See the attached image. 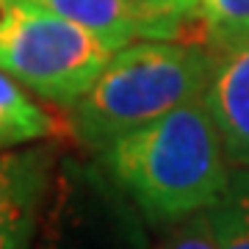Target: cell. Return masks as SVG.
<instances>
[{
    "instance_id": "9",
    "label": "cell",
    "mask_w": 249,
    "mask_h": 249,
    "mask_svg": "<svg viewBox=\"0 0 249 249\" xmlns=\"http://www.w3.org/2000/svg\"><path fill=\"white\" fill-rule=\"evenodd\" d=\"M219 249H249V169L232 166L222 196L208 211Z\"/></svg>"
},
{
    "instance_id": "1",
    "label": "cell",
    "mask_w": 249,
    "mask_h": 249,
    "mask_svg": "<svg viewBox=\"0 0 249 249\" xmlns=\"http://www.w3.org/2000/svg\"><path fill=\"white\" fill-rule=\"evenodd\" d=\"M97 163L150 227L208 211L232 163L208 100H191L97 150Z\"/></svg>"
},
{
    "instance_id": "5",
    "label": "cell",
    "mask_w": 249,
    "mask_h": 249,
    "mask_svg": "<svg viewBox=\"0 0 249 249\" xmlns=\"http://www.w3.org/2000/svg\"><path fill=\"white\" fill-rule=\"evenodd\" d=\"M58 158L47 144L0 152V249H31Z\"/></svg>"
},
{
    "instance_id": "6",
    "label": "cell",
    "mask_w": 249,
    "mask_h": 249,
    "mask_svg": "<svg viewBox=\"0 0 249 249\" xmlns=\"http://www.w3.org/2000/svg\"><path fill=\"white\" fill-rule=\"evenodd\" d=\"M72 19L116 53L139 39H175L183 22L163 14L150 0H31Z\"/></svg>"
},
{
    "instance_id": "4",
    "label": "cell",
    "mask_w": 249,
    "mask_h": 249,
    "mask_svg": "<svg viewBox=\"0 0 249 249\" xmlns=\"http://www.w3.org/2000/svg\"><path fill=\"white\" fill-rule=\"evenodd\" d=\"M31 249H150L147 222L97 160L61 155Z\"/></svg>"
},
{
    "instance_id": "12",
    "label": "cell",
    "mask_w": 249,
    "mask_h": 249,
    "mask_svg": "<svg viewBox=\"0 0 249 249\" xmlns=\"http://www.w3.org/2000/svg\"><path fill=\"white\" fill-rule=\"evenodd\" d=\"M150 3L158 11H163V14L180 19V22H186L188 17H194L196 9H199V0H150Z\"/></svg>"
},
{
    "instance_id": "7",
    "label": "cell",
    "mask_w": 249,
    "mask_h": 249,
    "mask_svg": "<svg viewBox=\"0 0 249 249\" xmlns=\"http://www.w3.org/2000/svg\"><path fill=\"white\" fill-rule=\"evenodd\" d=\"M205 100L219 124L230 163L249 169V39L219 50Z\"/></svg>"
},
{
    "instance_id": "8",
    "label": "cell",
    "mask_w": 249,
    "mask_h": 249,
    "mask_svg": "<svg viewBox=\"0 0 249 249\" xmlns=\"http://www.w3.org/2000/svg\"><path fill=\"white\" fill-rule=\"evenodd\" d=\"M53 130V116L36 100H31L19 80L0 70V152L42 142Z\"/></svg>"
},
{
    "instance_id": "2",
    "label": "cell",
    "mask_w": 249,
    "mask_h": 249,
    "mask_svg": "<svg viewBox=\"0 0 249 249\" xmlns=\"http://www.w3.org/2000/svg\"><path fill=\"white\" fill-rule=\"evenodd\" d=\"M219 53L175 39H139L111 55L86 94L70 106V130L83 147L114 139L208 94Z\"/></svg>"
},
{
    "instance_id": "11",
    "label": "cell",
    "mask_w": 249,
    "mask_h": 249,
    "mask_svg": "<svg viewBox=\"0 0 249 249\" xmlns=\"http://www.w3.org/2000/svg\"><path fill=\"white\" fill-rule=\"evenodd\" d=\"M150 249H219V241L211 230L208 213L199 211L178 222L160 224L158 238L155 244L150 241Z\"/></svg>"
},
{
    "instance_id": "10",
    "label": "cell",
    "mask_w": 249,
    "mask_h": 249,
    "mask_svg": "<svg viewBox=\"0 0 249 249\" xmlns=\"http://www.w3.org/2000/svg\"><path fill=\"white\" fill-rule=\"evenodd\" d=\"M196 14L219 50L249 39V0H199Z\"/></svg>"
},
{
    "instance_id": "3",
    "label": "cell",
    "mask_w": 249,
    "mask_h": 249,
    "mask_svg": "<svg viewBox=\"0 0 249 249\" xmlns=\"http://www.w3.org/2000/svg\"><path fill=\"white\" fill-rule=\"evenodd\" d=\"M111 55L97 36L31 0L0 17V70L55 106H75Z\"/></svg>"
},
{
    "instance_id": "13",
    "label": "cell",
    "mask_w": 249,
    "mask_h": 249,
    "mask_svg": "<svg viewBox=\"0 0 249 249\" xmlns=\"http://www.w3.org/2000/svg\"><path fill=\"white\" fill-rule=\"evenodd\" d=\"M14 3H17V0H0V17H3V14H6V11H9Z\"/></svg>"
}]
</instances>
